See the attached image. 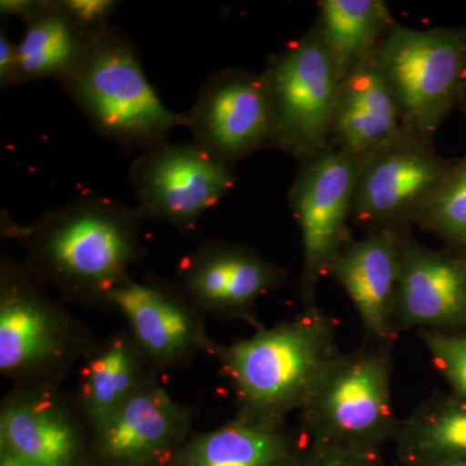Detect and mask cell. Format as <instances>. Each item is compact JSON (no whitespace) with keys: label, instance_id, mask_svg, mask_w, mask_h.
I'll return each instance as SVG.
<instances>
[{"label":"cell","instance_id":"obj_1","mask_svg":"<svg viewBox=\"0 0 466 466\" xmlns=\"http://www.w3.org/2000/svg\"><path fill=\"white\" fill-rule=\"evenodd\" d=\"M146 218L137 207L100 196L52 208L23 226L3 218L2 232L20 242L26 265L67 299L108 306L144 254Z\"/></svg>","mask_w":466,"mask_h":466},{"label":"cell","instance_id":"obj_2","mask_svg":"<svg viewBox=\"0 0 466 466\" xmlns=\"http://www.w3.org/2000/svg\"><path fill=\"white\" fill-rule=\"evenodd\" d=\"M241 415L287 421L308 404L318 383L342 354L337 325L317 305L249 339L214 346Z\"/></svg>","mask_w":466,"mask_h":466},{"label":"cell","instance_id":"obj_3","mask_svg":"<svg viewBox=\"0 0 466 466\" xmlns=\"http://www.w3.org/2000/svg\"><path fill=\"white\" fill-rule=\"evenodd\" d=\"M101 137L125 150H148L187 127V113L162 103L144 73L131 39L110 26L92 45L84 63L58 84Z\"/></svg>","mask_w":466,"mask_h":466},{"label":"cell","instance_id":"obj_4","mask_svg":"<svg viewBox=\"0 0 466 466\" xmlns=\"http://www.w3.org/2000/svg\"><path fill=\"white\" fill-rule=\"evenodd\" d=\"M26 263L0 266V372L18 385L57 383L92 345Z\"/></svg>","mask_w":466,"mask_h":466},{"label":"cell","instance_id":"obj_5","mask_svg":"<svg viewBox=\"0 0 466 466\" xmlns=\"http://www.w3.org/2000/svg\"><path fill=\"white\" fill-rule=\"evenodd\" d=\"M373 60L400 106L406 133L431 144L464 95L466 30L397 25Z\"/></svg>","mask_w":466,"mask_h":466},{"label":"cell","instance_id":"obj_6","mask_svg":"<svg viewBox=\"0 0 466 466\" xmlns=\"http://www.w3.org/2000/svg\"><path fill=\"white\" fill-rule=\"evenodd\" d=\"M389 349L337 358L299 412L309 441L380 451L394 441L400 420L392 406Z\"/></svg>","mask_w":466,"mask_h":466},{"label":"cell","instance_id":"obj_7","mask_svg":"<svg viewBox=\"0 0 466 466\" xmlns=\"http://www.w3.org/2000/svg\"><path fill=\"white\" fill-rule=\"evenodd\" d=\"M271 104V148L302 162L329 148L342 79L318 30L289 43L262 73Z\"/></svg>","mask_w":466,"mask_h":466},{"label":"cell","instance_id":"obj_8","mask_svg":"<svg viewBox=\"0 0 466 466\" xmlns=\"http://www.w3.org/2000/svg\"><path fill=\"white\" fill-rule=\"evenodd\" d=\"M360 162L330 147L300 162L289 204L302 236L300 296L306 308L315 305L319 283L351 241L349 219Z\"/></svg>","mask_w":466,"mask_h":466},{"label":"cell","instance_id":"obj_9","mask_svg":"<svg viewBox=\"0 0 466 466\" xmlns=\"http://www.w3.org/2000/svg\"><path fill=\"white\" fill-rule=\"evenodd\" d=\"M455 162L431 144L404 134L360 162L351 219L370 231L410 228Z\"/></svg>","mask_w":466,"mask_h":466},{"label":"cell","instance_id":"obj_10","mask_svg":"<svg viewBox=\"0 0 466 466\" xmlns=\"http://www.w3.org/2000/svg\"><path fill=\"white\" fill-rule=\"evenodd\" d=\"M130 177L143 217L180 229L192 228L236 183L232 167L193 143L167 142L144 150Z\"/></svg>","mask_w":466,"mask_h":466},{"label":"cell","instance_id":"obj_11","mask_svg":"<svg viewBox=\"0 0 466 466\" xmlns=\"http://www.w3.org/2000/svg\"><path fill=\"white\" fill-rule=\"evenodd\" d=\"M108 306L124 315L131 339L152 370L183 366L216 346L205 330L204 312L179 284L130 276L110 293Z\"/></svg>","mask_w":466,"mask_h":466},{"label":"cell","instance_id":"obj_12","mask_svg":"<svg viewBox=\"0 0 466 466\" xmlns=\"http://www.w3.org/2000/svg\"><path fill=\"white\" fill-rule=\"evenodd\" d=\"M193 144L227 167L271 146L272 115L262 75L213 73L187 113Z\"/></svg>","mask_w":466,"mask_h":466},{"label":"cell","instance_id":"obj_13","mask_svg":"<svg viewBox=\"0 0 466 466\" xmlns=\"http://www.w3.org/2000/svg\"><path fill=\"white\" fill-rule=\"evenodd\" d=\"M180 287L204 314L253 320L260 297L284 283L285 274L256 250L207 242L179 265Z\"/></svg>","mask_w":466,"mask_h":466},{"label":"cell","instance_id":"obj_14","mask_svg":"<svg viewBox=\"0 0 466 466\" xmlns=\"http://www.w3.org/2000/svg\"><path fill=\"white\" fill-rule=\"evenodd\" d=\"M397 330H466V268L461 257L429 249L403 235L395 303Z\"/></svg>","mask_w":466,"mask_h":466},{"label":"cell","instance_id":"obj_15","mask_svg":"<svg viewBox=\"0 0 466 466\" xmlns=\"http://www.w3.org/2000/svg\"><path fill=\"white\" fill-rule=\"evenodd\" d=\"M56 385H17L5 398L0 410L2 450L33 466H75L86 421Z\"/></svg>","mask_w":466,"mask_h":466},{"label":"cell","instance_id":"obj_16","mask_svg":"<svg viewBox=\"0 0 466 466\" xmlns=\"http://www.w3.org/2000/svg\"><path fill=\"white\" fill-rule=\"evenodd\" d=\"M407 229H377L350 241L328 274L351 299L370 341L385 348H390L397 334L395 303Z\"/></svg>","mask_w":466,"mask_h":466},{"label":"cell","instance_id":"obj_17","mask_svg":"<svg viewBox=\"0 0 466 466\" xmlns=\"http://www.w3.org/2000/svg\"><path fill=\"white\" fill-rule=\"evenodd\" d=\"M191 424V410L149 379L94 434L110 461L142 464L182 441Z\"/></svg>","mask_w":466,"mask_h":466},{"label":"cell","instance_id":"obj_18","mask_svg":"<svg viewBox=\"0 0 466 466\" xmlns=\"http://www.w3.org/2000/svg\"><path fill=\"white\" fill-rule=\"evenodd\" d=\"M373 58L343 79L329 137L330 148L360 161L407 134L400 106Z\"/></svg>","mask_w":466,"mask_h":466},{"label":"cell","instance_id":"obj_19","mask_svg":"<svg viewBox=\"0 0 466 466\" xmlns=\"http://www.w3.org/2000/svg\"><path fill=\"white\" fill-rule=\"evenodd\" d=\"M309 438L287 421L241 415L189 441L180 466H299Z\"/></svg>","mask_w":466,"mask_h":466},{"label":"cell","instance_id":"obj_20","mask_svg":"<svg viewBox=\"0 0 466 466\" xmlns=\"http://www.w3.org/2000/svg\"><path fill=\"white\" fill-rule=\"evenodd\" d=\"M82 360L76 404L94 431L150 379L152 368L125 332L92 343Z\"/></svg>","mask_w":466,"mask_h":466},{"label":"cell","instance_id":"obj_21","mask_svg":"<svg viewBox=\"0 0 466 466\" xmlns=\"http://www.w3.org/2000/svg\"><path fill=\"white\" fill-rule=\"evenodd\" d=\"M101 34L88 33L67 16L58 0H50L39 16L25 24L17 43L16 86L43 79L66 81L84 63Z\"/></svg>","mask_w":466,"mask_h":466},{"label":"cell","instance_id":"obj_22","mask_svg":"<svg viewBox=\"0 0 466 466\" xmlns=\"http://www.w3.org/2000/svg\"><path fill=\"white\" fill-rule=\"evenodd\" d=\"M314 26L343 81L376 56L397 24L382 0H323Z\"/></svg>","mask_w":466,"mask_h":466},{"label":"cell","instance_id":"obj_23","mask_svg":"<svg viewBox=\"0 0 466 466\" xmlns=\"http://www.w3.org/2000/svg\"><path fill=\"white\" fill-rule=\"evenodd\" d=\"M401 466H429L466 460V400L435 395L400 420L394 441Z\"/></svg>","mask_w":466,"mask_h":466},{"label":"cell","instance_id":"obj_24","mask_svg":"<svg viewBox=\"0 0 466 466\" xmlns=\"http://www.w3.org/2000/svg\"><path fill=\"white\" fill-rule=\"evenodd\" d=\"M415 225L466 251V155L453 164Z\"/></svg>","mask_w":466,"mask_h":466},{"label":"cell","instance_id":"obj_25","mask_svg":"<svg viewBox=\"0 0 466 466\" xmlns=\"http://www.w3.org/2000/svg\"><path fill=\"white\" fill-rule=\"evenodd\" d=\"M417 333L453 394L466 400V334L438 330Z\"/></svg>","mask_w":466,"mask_h":466},{"label":"cell","instance_id":"obj_26","mask_svg":"<svg viewBox=\"0 0 466 466\" xmlns=\"http://www.w3.org/2000/svg\"><path fill=\"white\" fill-rule=\"evenodd\" d=\"M299 466H388L380 451L309 441Z\"/></svg>","mask_w":466,"mask_h":466},{"label":"cell","instance_id":"obj_27","mask_svg":"<svg viewBox=\"0 0 466 466\" xmlns=\"http://www.w3.org/2000/svg\"><path fill=\"white\" fill-rule=\"evenodd\" d=\"M64 12L91 34H101L109 29V20L119 2L115 0H58Z\"/></svg>","mask_w":466,"mask_h":466},{"label":"cell","instance_id":"obj_28","mask_svg":"<svg viewBox=\"0 0 466 466\" xmlns=\"http://www.w3.org/2000/svg\"><path fill=\"white\" fill-rule=\"evenodd\" d=\"M17 64V43L9 38L7 29L3 26L0 32V87L16 86Z\"/></svg>","mask_w":466,"mask_h":466},{"label":"cell","instance_id":"obj_29","mask_svg":"<svg viewBox=\"0 0 466 466\" xmlns=\"http://www.w3.org/2000/svg\"><path fill=\"white\" fill-rule=\"evenodd\" d=\"M50 0H2L0 14L3 17H18L24 23L39 16L48 7Z\"/></svg>","mask_w":466,"mask_h":466},{"label":"cell","instance_id":"obj_30","mask_svg":"<svg viewBox=\"0 0 466 466\" xmlns=\"http://www.w3.org/2000/svg\"><path fill=\"white\" fill-rule=\"evenodd\" d=\"M0 466H33L26 462L25 460L18 458L14 453L8 452V451L2 450V461Z\"/></svg>","mask_w":466,"mask_h":466},{"label":"cell","instance_id":"obj_31","mask_svg":"<svg viewBox=\"0 0 466 466\" xmlns=\"http://www.w3.org/2000/svg\"><path fill=\"white\" fill-rule=\"evenodd\" d=\"M429 466H466V460H458V461L443 462V464L429 465Z\"/></svg>","mask_w":466,"mask_h":466},{"label":"cell","instance_id":"obj_32","mask_svg":"<svg viewBox=\"0 0 466 466\" xmlns=\"http://www.w3.org/2000/svg\"><path fill=\"white\" fill-rule=\"evenodd\" d=\"M460 108L466 110V87H465L464 95H462L461 103H460Z\"/></svg>","mask_w":466,"mask_h":466},{"label":"cell","instance_id":"obj_33","mask_svg":"<svg viewBox=\"0 0 466 466\" xmlns=\"http://www.w3.org/2000/svg\"><path fill=\"white\" fill-rule=\"evenodd\" d=\"M461 258H462V262H464L465 268H466V251H464V254H462Z\"/></svg>","mask_w":466,"mask_h":466}]
</instances>
